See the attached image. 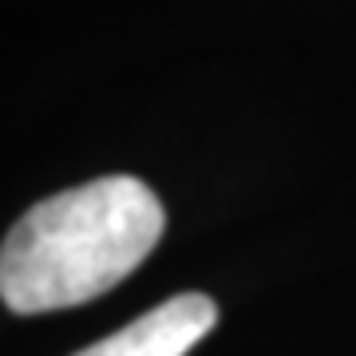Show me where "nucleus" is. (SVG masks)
<instances>
[{
  "label": "nucleus",
  "mask_w": 356,
  "mask_h": 356,
  "mask_svg": "<svg viewBox=\"0 0 356 356\" xmlns=\"http://www.w3.org/2000/svg\"><path fill=\"white\" fill-rule=\"evenodd\" d=\"M218 305L206 293H178L76 356H186L214 329Z\"/></svg>",
  "instance_id": "f03ea898"
},
{
  "label": "nucleus",
  "mask_w": 356,
  "mask_h": 356,
  "mask_svg": "<svg viewBox=\"0 0 356 356\" xmlns=\"http://www.w3.org/2000/svg\"><path fill=\"white\" fill-rule=\"evenodd\" d=\"M163 229L159 194L135 175L51 194L0 242V301L20 317L95 301L139 269Z\"/></svg>",
  "instance_id": "f257e3e1"
}]
</instances>
